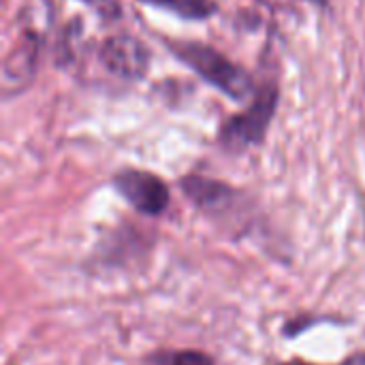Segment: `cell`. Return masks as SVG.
I'll list each match as a JSON object with an SVG mask.
<instances>
[{
	"instance_id": "obj_12",
	"label": "cell",
	"mask_w": 365,
	"mask_h": 365,
	"mask_svg": "<svg viewBox=\"0 0 365 365\" xmlns=\"http://www.w3.org/2000/svg\"><path fill=\"white\" fill-rule=\"evenodd\" d=\"M282 365H314V364H304V361H291V364H282Z\"/></svg>"
},
{
	"instance_id": "obj_4",
	"label": "cell",
	"mask_w": 365,
	"mask_h": 365,
	"mask_svg": "<svg viewBox=\"0 0 365 365\" xmlns=\"http://www.w3.org/2000/svg\"><path fill=\"white\" fill-rule=\"evenodd\" d=\"M113 186L141 214L158 216L169 205L167 184L150 171L124 169L113 178Z\"/></svg>"
},
{
	"instance_id": "obj_3",
	"label": "cell",
	"mask_w": 365,
	"mask_h": 365,
	"mask_svg": "<svg viewBox=\"0 0 365 365\" xmlns=\"http://www.w3.org/2000/svg\"><path fill=\"white\" fill-rule=\"evenodd\" d=\"M103 66L118 79L139 81L148 75L152 53L150 47L133 34H111L101 45Z\"/></svg>"
},
{
	"instance_id": "obj_1",
	"label": "cell",
	"mask_w": 365,
	"mask_h": 365,
	"mask_svg": "<svg viewBox=\"0 0 365 365\" xmlns=\"http://www.w3.org/2000/svg\"><path fill=\"white\" fill-rule=\"evenodd\" d=\"M169 51L184 62L190 71H195L205 83L220 90L235 103H242L257 94V83L252 75L235 64L229 56L218 51L216 47L201 41H182V38H163Z\"/></svg>"
},
{
	"instance_id": "obj_11",
	"label": "cell",
	"mask_w": 365,
	"mask_h": 365,
	"mask_svg": "<svg viewBox=\"0 0 365 365\" xmlns=\"http://www.w3.org/2000/svg\"><path fill=\"white\" fill-rule=\"evenodd\" d=\"M308 2H312V4H317V6H321V9L329 6V0H308Z\"/></svg>"
},
{
	"instance_id": "obj_6",
	"label": "cell",
	"mask_w": 365,
	"mask_h": 365,
	"mask_svg": "<svg viewBox=\"0 0 365 365\" xmlns=\"http://www.w3.org/2000/svg\"><path fill=\"white\" fill-rule=\"evenodd\" d=\"M180 186L186 192V197H190L203 210L220 207L225 201H229L235 195L227 184L216 182V180H210V178H201V175L182 178Z\"/></svg>"
},
{
	"instance_id": "obj_2",
	"label": "cell",
	"mask_w": 365,
	"mask_h": 365,
	"mask_svg": "<svg viewBox=\"0 0 365 365\" xmlns=\"http://www.w3.org/2000/svg\"><path fill=\"white\" fill-rule=\"evenodd\" d=\"M280 92L276 83H267L257 90L252 103L237 115L229 118L220 126L218 141L229 152H244L261 143L269 130V124L276 115Z\"/></svg>"
},
{
	"instance_id": "obj_9",
	"label": "cell",
	"mask_w": 365,
	"mask_h": 365,
	"mask_svg": "<svg viewBox=\"0 0 365 365\" xmlns=\"http://www.w3.org/2000/svg\"><path fill=\"white\" fill-rule=\"evenodd\" d=\"M167 365H214L212 357L199 351H182L169 357Z\"/></svg>"
},
{
	"instance_id": "obj_10",
	"label": "cell",
	"mask_w": 365,
	"mask_h": 365,
	"mask_svg": "<svg viewBox=\"0 0 365 365\" xmlns=\"http://www.w3.org/2000/svg\"><path fill=\"white\" fill-rule=\"evenodd\" d=\"M344 365H365V355H357L355 359H351V361H346Z\"/></svg>"
},
{
	"instance_id": "obj_5",
	"label": "cell",
	"mask_w": 365,
	"mask_h": 365,
	"mask_svg": "<svg viewBox=\"0 0 365 365\" xmlns=\"http://www.w3.org/2000/svg\"><path fill=\"white\" fill-rule=\"evenodd\" d=\"M41 53V36L36 30H28L19 36L15 47L6 53L4 64H2V81H4V92L9 94L11 88L17 92V86L24 88L32 79L36 71Z\"/></svg>"
},
{
	"instance_id": "obj_8",
	"label": "cell",
	"mask_w": 365,
	"mask_h": 365,
	"mask_svg": "<svg viewBox=\"0 0 365 365\" xmlns=\"http://www.w3.org/2000/svg\"><path fill=\"white\" fill-rule=\"evenodd\" d=\"M90 9H94L98 13V17H105L109 21L122 17V6L118 4V0H83Z\"/></svg>"
},
{
	"instance_id": "obj_7",
	"label": "cell",
	"mask_w": 365,
	"mask_h": 365,
	"mask_svg": "<svg viewBox=\"0 0 365 365\" xmlns=\"http://www.w3.org/2000/svg\"><path fill=\"white\" fill-rule=\"evenodd\" d=\"M184 19H210L218 13L216 0H141Z\"/></svg>"
}]
</instances>
